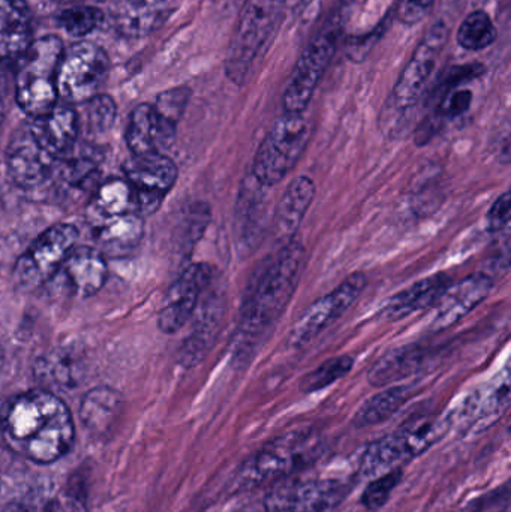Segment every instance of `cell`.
Here are the masks:
<instances>
[{"label": "cell", "mask_w": 511, "mask_h": 512, "mask_svg": "<svg viewBox=\"0 0 511 512\" xmlns=\"http://www.w3.org/2000/svg\"><path fill=\"white\" fill-rule=\"evenodd\" d=\"M224 315V294H222V291L210 294L201 306L200 315L195 321L191 334L186 337L182 348H180L179 361L182 366H197L209 354L219 331H221Z\"/></svg>", "instance_id": "21"}, {"label": "cell", "mask_w": 511, "mask_h": 512, "mask_svg": "<svg viewBox=\"0 0 511 512\" xmlns=\"http://www.w3.org/2000/svg\"><path fill=\"white\" fill-rule=\"evenodd\" d=\"M510 221V194L504 192L497 198L486 216V224L491 233H503L509 227Z\"/></svg>", "instance_id": "43"}, {"label": "cell", "mask_w": 511, "mask_h": 512, "mask_svg": "<svg viewBox=\"0 0 511 512\" xmlns=\"http://www.w3.org/2000/svg\"><path fill=\"white\" fill-rule=\"evenodd\" d=\"M63 50L62 39L42 36L17 60L15 101L32 119L50 113L59 101L57 71Z\"/></svg>", "instance_id": "5"}, {"label": "cell", "mask_w": 511, "mask_h": 512, "mask_svg": "<svg viewBox=\"0 0 511 512\" xmlns=\"http://www.w3.org/2000/svg\"><path fill=\"white\" fill-rule=\"evenodd\" d=\"M306 252L302 243L293 242L282 246L258 277L243 306L239 328L231 346L233 363H249L260 343L275 327L287 309L299 285Z\"/></svg>", "instance_id": "2"}, {"label": "cell", "mask_w": 511, "mask_h": 512, "mask_svg": "<svg viewBox=\"0 0 511 512\" xmlns=\"http://www.w3.org/2000/svg\"><path fill=\"white\" fill-rule=\"evenodd\" d=\"M212 277V268L207 264H192L183 270L162 300L158 315V327L162 333H177L188 324Z\"/></svg>", "instance_id": "14"}, {"label": "cell", "mask_w": 511, "mask_h": 512, "mask_svg": "<svg viewBox=\"0 0 511 512\" xmlns=\"http://www.w3.org/2000/svg\"><path fill=\"white\" fill-rule=\"evenodd\" d=\"M176 164L161 152L132 156L123 165V179L134 192L135 210L141 218L158 212L177 182Z\"/></svg>", "instance_id": "12"}, {"label": "cell", "mask_w": 511, "mask_h": 512, "mask_svg": "<svg viewBox=\"0 0 511 512\" xmlns=\"http://www.w3.org/2000/svg\"><path fill=\"white\" fill-rule=\"evenodd\" d=\"M95 240L102 255L120 258L131 254L144 236V219L137 213L119 216L95 225Z\"/></svg>", "instance_id": "29"}, {"label": "cell", "mask_w": 511, "mask_h": 512, "mask_svg": "<svg viewBox=\"0 0 511 512\" xmlns=\"http://www.w3.org/2000/svg\"><path fill=\"white\" fill-rule=\"evenodd\" d=\"M366 285H368V277L359 271V273L350 274L335 289L318 298L294 324L288 336V346L299 349L311 343L318 334L323 333L330 324L338 321L359 300Z\"/></svg>", "instance_id": "13"}, {"label": "cell", "mask_w": 511, "mask_h": 512, "mask_svg": "<svg viewBox=\"0 0 511 512\" xmlns=\"http://www.w3.org/2000/svg\"><path fill=\"white\" fill-rule=\"evenodd\" d=\"M318 444L309 432H290L273 439L243 463L236 475L237 489H251L291 474L317 454Z\"/></svg>", "instance_id": "9"}, {"label": "cell", "mask_w": 511, "mask_h": 512, "mask_svg": "<svg viewBox=\"0 0 511 512\" xmlns=\"http://www.w3.org/2000/svg\"><path fill=\"white\" fill-rule=\"evenodd\" d=\"M498 32L488 12L474 11L465 17L456 33V41L465 50L480 51L497 41Z\"/></svg>", "instance_id": "33"}, {"label": "cell", "mask_w": 511, "mask_h": 512, "mask_svg": "<svg viewBox=\"0 0 511 512\" xmlns=\"http://www.w3.org/2000/svg\"><path fill=\"white\" fill-rule=\"evenodd\" d=\"M311 126L303 114H288L273 123L261 141L251 174L264 188L281 183L296 167L308 147Z\"/></svg>", "instance_id": "8"}, {"label": "cell", "mask_w": 511, "mask_h": 512, "mask_svg": "<svg viewBox=\"0 0 511 512\" xmlns=\"http://www.w3.org/2000/svg\"><path fill=\"white\" fill-rule=\"evenodd\" d=\"M387 20H384L377 29L372 30V32L365 33L363 36H353V38L348 39L347 44V56L350 57L353 62H362L365 60V57L371 53L372 48L377 44L378 39L383 36V33L386 32Z\"/></svg>", "instance_id": "41"}, {"label": "cell", "mask_w": 511, "mask_h": 512, "mask_svg": "<svg viewBox=\"0 0 511 512\" xmlns=\"http://www.w3.org/2000/svg\"><path fill=\"white\" fill-rule=\"evenodd\" d=\"M59 273H63L68 280L72 294L81 298L92 297L98 294L107 282V261L99 249L75 246L63 262Z\"/></svg>", "instance_id": "24"}, {"label": "cell", "mask_w": 511, "mask_h": 512, "mask_svg": "<svg viewBox=\"0 0 511 512\" xmlns=\"http://www.w3.org/2000/svg\"><path fill=\"white\" fill-rule=\"evenodd\" d=\"M29 129L45 152L62 161L75 149L80 117L71 105L57 104L50 113L32 119Z\"/></svg>", "instance_id": "18"}, {"label": "cell", "mask_w": 511, "mask_h": 512, "mask_svg": "<svg viewBox=\"0 0 511 512\" xmlns=\"http://www.w3.org/2000/svg\"><path fill=\"white\" fill-rule=\"evenodd\" d=\"M78 230L71 224H56L41 234L14 267V279L26 291L50 282L77 246Z\"/></svg>", "instance_id": "11"}, {"label": "cell", "mask_w": 511, "mask_h": 512, "mask_svg": "<svg viewBox=\"0 0 511 512\" xmlns=\"http://www.w3.org/2000/svg\"><path fill=\"white\" fill-rule=\"evenodd\" d=\"M36 369H38L39 379L54 387L77 385L78 366L74 364L72 358H68V355L60 354L45 358L36 366Z\"/></svg>", "instance_id": "37"}, {"label": "cell", "mask_w": 511, "mask_h": 512, "mask_svg": "<svg viewBox=\"0 0 511 512\" xmlns=\"http://www.w3.org/2000/svg\"><path fill=\"white\" fill-rule=\"evenodd\" d=\"M60 161L45 152L30 132L23 126L12 135L6 150V167L15 185L23 189H36L50 182Z\"/></svg>", "instance_id": "16"}, {"label": "cell", "mask_w": 511, "mask_h": 512, "mask_svg": "<svg viewBox=\"0 0 511 512\" xmlns=\"http://www.w3.org/2000/svg\"><path fill=\"white\" fill-rule=\"evenodd\" d=\"M252 174L246 176L237 197L234 231L240 248L252 249L261 242L267 222V194Z\"/></svg>", "instance_id": "20"}, {"label": "cell", "mask_w": 511, "mask_h": 512, "mask_svg": "<svg viewBox=\"0 0 511 512\" xmlns=\"http://www.w3.org/2000/svg\"><path fill=\"white\" fill-rule=\"evenodd\" d=\"M0 433L6 447L38 465H51L74 447L71 411L56 394L42 388L11 397L0 409Z\"/></svg>", "instance_id": "1"}, {"label": "cell", "mask_w": 511, "mask_h": 512, "mask_svg": "<svg viewBox=\"0 0 511 512\" xmlns=\"http://www.w3.org/2000/svg\"><path fill=\"white\" fill-rule=\"evenodd\" d=\"M510 405L509 369H504L488 387L477 391L464 406V417L470 421L471 430L488 429L500 420Z\"/></svg>", "instance_id": "27"}, {"label": "cell", "mask_w": 511, "mask_h": 512, "mask_svg": "<svg viewBox=\"0 0 511 512\" xmlns=\"http://www.w3.org/2000/svg\"><path fill=\"white\" fill-rule=\"evenodd\" d=\"M404 471L402 468L392 469L386 474L378 475L366 487L362 495V505L369 511H378L387 504L393 490L401 484Z\"/></svg>", "instance_id": "38"}, {"label": "cell", "mask_w": 511, "mask_h": 512, "mask_svg": "<svg viewBox=\"0 0 511 512\" xmlns=\"http://www.w3.org/2000/svg\"><path fill=\"white\" fill-rule=\"evenodd\" d=\"M171 12L167 0H116L110 8V23L126 38H143L164 26Z\"/></svg>", "instance_id": "19"}, {"label": "cell", "mask_w": 511, "mask_h": 512, "mask_svg": "<svg viewBox=\"0 0 511 512\" xmlns=\"http://www.w3.org/2000/svg\"><path fill=\"white\" fill-rule=\"evenodd\" d=\"M354 358L351 355H338L329 358L323 364L305 375L300 381V391L305 394L317 393L345 378L353 370Z\"/></svg>", "instance_id": "34"}, {"label": "cell", "mask_w": 511, "mask_h": 512, "mask_svg": "<svg viewBox=\"0 0 511 512\" xmlns=\"http://www.w3.org/2000/svg\"><path fill=\"white\" fill-rule=\"evenodd\" d=\"M110 71L107 53L92 42L63 50L57 71V93L66 104H86L98 95Z\"/></svg>", "instance_id": "10"}, {"label": "cell", "mask_w": 511, "mask_h": 512, "mask_svg": "<svg viewBox=\"0 0 511 512\" xmlns=\"http://www.w3.org/2000/svg\"><path fill=\"white\" fill-rule=\"evenodd\" d=\"M426 360H428V351L416 343H411V345L392 349L378 358L368 370L366 378L374 387H387L419 372L425 366Z\"/></svg>", "instance_id": "28"}, {"label": "cell", "mask_w": 511, "mask_h": 512, "mask_svg": "<svg viewBox=\"0 0 511 512\" xmlns=\"http://www.w3.org/2000/svg\"><path fill=\"white\" fill-rule=\"evenodd\" d=\"M348 486L341 480H309L285 483L267 499L273 512H333L347 498Z\"/></svg>", "instance_id": "15"}, {"label": "cell", "mask_w": 511, "mask_h": 512, "mask_svg": "<svg viewBox=\"0 0 511 512\" xmlns=\"http://www.w3.org/2000/svg\"><path fill=\"white\" fill-rule=\"evenodd\" d=\"M122 405V396L113 388H93L81 402V423L95 436L107 435L119 420Z\"/></svg>", "instance_id": "31"}, {"label": "cell", "mask_w": 511, "mask_h": 512, "mask_svg": "<svg viewBox=\"0 0 511 512\" xmlns=\"http://www.w3.org/2000/svg\"><path fill=\"white\" fill-rule=\"evenodd\" d=\"M449 427L450 418L447 417L408 421L395 432L368 445L360 460V474L375 478L392 469L401 468L440 442Z\"/></svg>", "instance_id": "7"}, {"label": "cell", "mask_w": 511, "mask_h": 512, "mask_svg": "<svg viewBox=\"0 0 511 512\" xmlns=\"http://www.w3.org/2000/svg\"><path fill=\"white\" fill-rule=\"evenodd\" d=\"M128 213H137V210L134 192L125 179H110L98 185L87 206V218L93 227Z\"/></svg>", "instance_id": "30"}, {"label": "cell", "mask_w": 511, "mask_h": 512, "mask_svg": "<svg viewBox=\"0 0 511 512\" xmlns=\"http://www.w3.org/2000/svg\"><path fill=\"white\" fill-rule=\"evenodd\" d=\"M104 21V12L93 6L65 9L57 15L59 26L71 36H86L98 29Z\"/></svg>", "instance_id": "36"}, {"label": "cell", "mask_w": 511, "mask_h": 512, "mask_svg": "<svg viewBox=\"0 0 511 512\" xmlns=\"http://www.w3.org/2000/svg\"><path fill=\"white\" fill-rule=\"evenodd\" d=\"M315 197V185L309 177L299 176L291 180L276 206L272 230L282 246L293 242Z\"/></svg>", "instance_id": "23"}, {"label": "cell", "mask_w": 511, "mask_h": 512, "mask_svg": "<svg viewBox=\"0 0 511 512\" xmlns=\"http://www.w3.org/2000/svg\"><path fill=\"white\" fill-rule=\"evenodd\" d=\"M435 0H399L396 15L407 26L422 23L434 8Z\"/></svg>", "instance_id": "42"}, {"label": "cell", "mask_w": 511, "mask_h": 512, "mask_svg": "<svg viewBox=\"0 0 511 512\" xmlns=\"http://www.w3.org/2000/svg\"><path fill=\"white\" fill-rule=\"evenodd\" d=\"M447 41L449 27L443 21H438L423 36L410 62L399 75L380 114L381 131L390 140L399 138L407 129L411 110L425 93Z\"/></svg>", "instance_id": "3"}, {"label": "cell", "mask_w": 511, "mask_h": 512, "mask_svg": "<svg viewBox=\"0 0 511 512\" xmlns=\"http://www.w3.org/2000/svg\"><path fill=\"white\" fill-rule=\"evenodd\" d=\"M498 512H510V511H509V508H506V510L498 511Z\"/></svg>", "instance_id": "45"}, {"label": "cell", "mask_w": 511, "mask_h": 512, "mask_svg": "<svg viewBox=\"0 0 511 512\" xmlns=\"http://www.w3.org/2000/svg\"><path fill=\"white\" fill-rule=\"evenodd\" d=\"M282 11V0H246L225 57V75L231 83H245L255 62L269 47Z\"/></svg>", "instance_id": "6"}, {"label": "cell", "mask_w": 511, "mask_h": 512, "mask_svg": "<svg viewBox=\"0 0 511 512\" xmlns=\"http://www.w3.org/2000/svg\"><path fill=\"white\" fill-rule=\"evenodd\" d=\"M485 72V66L480 63H470V65H458L453 68L446 69L435 81L434 87L428 95L426 105L429 107H437L450 92L458 89L462 83L474 80Z\"/></svg>", "instance_id": "35"}, {"label": "cell", "mask_w": 511, "mask_h": 512, "mask_svg": "<svg viewBox=\"0 0 511 512\" xmlns=\"http://www.w3.org/2000/svg\"><path fill=\"white\" fill-rule=\"evenodd\" d=\"M33 41L29 6L24 0H0V65L17 62Z\"/></svg>", "instance_id": "25"}, {"label": "cell", "mask_w": 511, "mask_h": 512, "mask_svg": "<svg viewBox=\"0 0 511 512\" xmlns=\"http://www.w3.org/2000/svg\"><path fill=\"white\" fill-rule=\"evenodd\" d=\"M176 132L162 122L153 105L140 104L129 116L125 134L126 144L132 156L162 153V150L173 146Z\"/></svg>", "instance_id": "22"}, {"label": "cell", "mask_w": 511, "mask_h": 512, "mask_svg": "<svg viewBox=\"0 0 511 512\" xmlns=\"http://www.w3.org/2000/svg\"><path fill=\"white\" fill-rule=\"evenodd\" d=\"M189 96H191V90L188 87L167 90V92L158 96L153 107L158 111L159 117L164 120L165 125L177 131V123L182 119L183 111L188 105Z\"/></svg>", "instance_id": "39"}, {"label": "cell", "mask_w": 511, "mask_h": 512, "mask_svg": "<svg viewBox=\"0 0 511 512\" xmlns=\"http://www.w3.org/2000/svg\"><path fill=\"white\" fill-rule=\"evenodd\" d=\"M87 125L90 131L107 132L116 120L117 107L113 98L107 95H96L86 102Z\"/></svg>", "instance_id": "40"}, {"label": "cell", "mask_w": 511, "mask_h": 512, "mask_svg": "<svg viewBox=\"0 0 511 512\" xmlns=\"http://www.w3.org/2000/svg\"><path fill=\"white\" fill-rule=\"evenodd\" d=\"M494 289V280L489 274L474 273L458 283H450L449 288L435 304L432 328L444 331L461 322L468 313L479 307Z\"/></svg>", "instance_id": "17"}, {"label": "cell", "mask_w": 511, "mask_h": 512, "mask_svg": "<svg viewBox=\"0 0 511 512\" xmlns=\"http://www.w3.org/2000/svg\"><path fill=\"white\" fill-rule=\"evenodd\" d=\"M284 2V8L291 9V11H300L305 8L311 0H282Z\"/></svg>", "instance_id": "44"}, {"label": "cell", "mask_w": 511, "mask_h": 512, "mask_svg": "<svg viewBox=\"0 0 511 512\" xmlns=\"http://www.w3.org/2000/svg\"><path fill=\"white\" fill-rule=\"evenodd\" d=\"M351 2L353 0H344L329 15L326 23L297 60L282 96L285 113L303 114L311 104L315 90L341 44L345 23L350 15Z\"/></svg>", "instance_id": "4"}, {"label": "cell", "mask_w": 511, "mask_h": 512, "mask_svg": "<svg viewBox=\"0 0 511 512\" xmlns=\"http://www.w3.org/2000/svg\"><path fill=\"white\" fill-rule=\"evenodd\" d=\"M450 283L452 279L446 273L425 277L390 297L381 307L380 318L384 321H401L413 313L435 306Z\"/></svg>", "instance_id": "26"}, {"label": "cell", "mask_w": 511, "mask_h": 512, "mask_svg": "<svg viewBox=\"0 0 511 512\" xmlns=\"http://www.w3.org/2000/svg\"><path fill=\"white\" fill-rule=\"evenodd\" d=\"M414 385H396L386 388L366 400L354 415L353 424L357 429L377 426L396 414L413 397Z\"/></svg>", "instance_id": "32"}]
</instances>
